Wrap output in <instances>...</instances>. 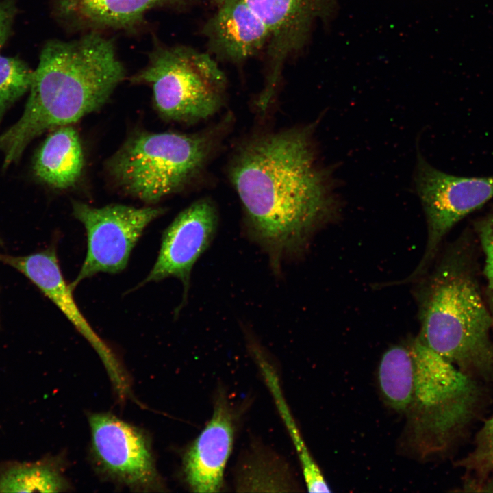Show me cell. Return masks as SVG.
<instances>
[{
    "label": "cell",
    "instance_id": "cell-1",
    "mask_svg": "<svg viewBox=\"0 0 493 493\" xmlns=\"http://www.w3.org/2000/svg\"><path fill=\"white\" fill-rule=\"evenodd\" d=\"M314 134L310 125L253 138L238 149L230 166L244 235L275 275L301 257L338 209L333 170L321 164Z\"/></svg>",
    "mask_w": 493,
    "mask_h": 493
},
{
    "label": "cell",
    "instance_id": "cell-2",
    "mask_svg": "<svg viewBox=\"0 0 493 493\" xmlns=\"http://www.w3.org/2000/svg\"><path fill=\"white\" fill-rule=\"evenodd\" d=\"M125 77L114 40L104 34L49 40L33 72L21 117L0 134L3 168L18 160L27 144L45 131L72 125L99 110Z\"/></svg>",
    "mask_w": 493,
    "mask_h": 493
},
{
    "label": "cell",
    "instance_id": "cell-3",
    "mask_svg": "<svg viewBox=\"0 0 493 493\" xmlns=\"http://www.w3.org/2000/svg\"><path fill=\"white\" fill-rule=\"evenodd\" d=\"M467 235L448 249L425 284L418 339L462 372L493 381V318Z\"/></svg>",
    "mask_w": 493,
    "mask_h": 493
},
{
    "label": "cell",
    "instance_id": "cell-4",
    "mask_svg": "<svg viewBox=\"0 0 493 493\" xmlns=\"http://www.w3.org/2000/svg\"><path fill=\"white\" fill-rule=\"evenodd\" d=\"M414 394L408 414L412 445L422 456L440 455L457 444L488 400L483 382L462 372L416 338L410 345Z\"/></svg>",
    "mask_w": 493,
    "mask_h": 493
},
{
    "label": "cell",
    "instance_id": "cell-5",
    "mask_svg": "<svg viewBox=\"0 0 493 493\" xmlns=\"http://www.w3.org/2000/svg\"><path fill=\"white\" fill-rule=\"evenodd\" d=\"M218 133L137 132L110 157L107 170L125 194L155 203L180 190L201 171Z\"/></svg>",
    "mask_w": 493,
    "mask_h": 493
},
{
    "label": "cell",
    "instance_id": "cell-6",
    "mask_svg": "<svg viewBox=\"0 0 493 493\" xmlns=\"http://www.w3.org/2000/svg\"><path fill=\"white\" fill-rule=\"evenodd\" d=\"M129 81L151 88L154 106L162 118L183 123L214 115L223 104L226 86L224 73L210 55L159 41L146 66Z\"/></svg>",
    "mask_w": 493,
    "mask_h": 493
},
{
    "label": "cell",
    "instance_id": "cell-7",
    "mask_svg": "<svg viewBox=\"0 0 493 493\" xmlns=\"http://www.w3.org/2000/svg\"><path fill=\"white\" fill-rule=\"evenodd\" d=\"M415 184L427 225L422 258L411 279L423 275L451 229L464 217L493 198V175L462 177L448 174L431 165L418 152Z\"/></svg>",
    "mask_w": 493,
    "mask_h": 493
},
{
    "label": "cell",
    "instance_id": "cell-8",
    "mask_svg": "<svg viewBox=\"0 0 493 493\" xmlns=\"http://www.w3.org/2000/svg\"><path fill=\"white\" fill-rule=\"evenodd\" d=\"M72 210L87 236L86 255L71 284L73 290L81 281L99 273H118L124 270L145 228L165 211L157 207L121 204L95 207L78 201H73Z\"/></svg>",
    "mask_w": 493,
    "mask_h": 493
},
{
    "label": "cell",
    "instance_id": "cell-9",
    "mask_svg": "<svg viewBox=\"0 0 493 493\" xmlns=\"http://www.w3.org/2000/svg\"><path fill=\"white\" fill-rule=\"evenodd\" d=\"M88 421L93 456L103 472L133 489L159 488L151 445L140 429L108 413L92 414Z\"/></svg>",
    "mask_w": 493,
    "mask_h": 493
},
{
    "label": "cell",
    "instance_id": "cell-10",
    "mask_svg": "<svg viewBox=\"0 0 493 493\" xmlns=\"http://www.w3.org/2000/svg\"><path fill=\"white\" fill-rule=\"evenodd\" d=\"M218 226L217 210L208 199H199L181 211L164 231L157 260L140 286L175 277L183 286L184 304L192 268L212 243Z\"/></svg>",
    "mask_w": 493,
    "mask_h": 493
},
{
    "label": "cell",
    "instance_id": "cell-11",
    "mask_svg": "<svg viewBox=\"0 0 493 493\" xmlns=\"http://www.w3.org/2000/svg\"><path fill=\"white\" fill-rule=\"evenodd\" d=\"M0 261L25 275L59 308L96 351L120 396L129 394V384L123 368L78 307L73 295L74 290L63 277L55 249H47L25 256L0 254Z\"/></svg>",
    "mask_w": 493,
    "mask_h": 493
},
{
    "label": "cell",
    "instance_id": "cell-12",
    "mask_svg": "<svg viewBox=\"0 0 493 493\" xmlns=\"http://www.w3.org/2000/svg\"><path fill=\"white\" fill-rule=\"evenodd\" d=\"M193 0H49L51 14L66 31L134 33L157 10H180Z\"/></svg>",
    "mask_w": 493,
    "mask_h": 493
},
{
    "label": "cell",
    "instance_id": "cell-13",
    "mask_svg": "<svg viewBox=\"0 0 493 493\" xmlns=\"http://www.w3.org/2000/svg\"><path fill=\"white\" fill-rule=\"evenodd\" d=\"M245 1L268 29L267 82L277 85L286 60L304 47L316 23L329 13L331 0Z\"/></svg>",
    "mask_w": 493,
    "mask_h": 493
},
{
    "label": "cell",
    "instance_id": "cell-14",
    "mask_svg": "<svg viewBox=\"0 0 493 493\" xmlns=\"http://www.w3.org/2000/svg\"><path fill=\"white\" fill-rule=\"evenodd\" d=\"M234 432L232 407L226 396L219 394L210 420L184 456L183 472L191 491L206 493L220 490Z\"/></svg>",
    "mask_w": 493,
    "mask_h": 493
},
{
    "label": "cell",
    "instance_id": "cell-15",
    "mask_svg": "<svg viewBox=\"0 0 493 493\" xmlns=\"http://www.w3.org/2000/svg\"><path fill=\"white\" fill-rule=\"evenodd\" d=\"M203 32L212 52L233 62L257 54L270 39L266 24L245 0H225Z\"/></svg>",
    "mask_w": 493,
    "mask_h": 493
},
{
    "label": "cell",
    "instance_id": "cell-16",
    "mask_svg": "<svg viewBox=\"0 0 493 493\" xmlns=\"http://www.w3.org/2000/svg\"><path fill=\"white\" fill-rule=\"evenodd\" d=\"M84 164L79 136L70 125L55 128L47 136L36 154L33 169L45 184L66 189L79 180Z\"/></svg>",
    "mask_w": 493,
    "mask_h": 493
},
{
    "label": "cell",
    "instance_id": "cell-17",
    "mask_svg": "<svg viewBox=\"0 0 493 493\" xmlns=\"http://www.w3.org/2000/svg\"><path fill=\"white\" fill-rule=\"evenodd\" d=\"M379 386L387 405L407 412L413 399L414 366L408 347L395 345L382 355L378 368Z\"/></svg>",
    "mask_w": 493,
    "mask_h": 493
},
{
    "label": "cell",
    "instance_id": "cell-18",
    "mask_svg": "<svg viewBox=\"0 0 493 493\" xmlns=\"http://www.w3.org/2000/svg\"><path fill=\"white\" fill-rule=\"evenodd\" d=\"M66 488L51 460L8 462L0 467V492H59Z\"/></svg>",
    "mask_w": 493,
    "mask_h": 493
},
{
    "label": "cell",
    "instance_id": "cell-19",
    "mask_svg": "<svg viewBox=\"0 0 493 493\" xmlns=\"http://www.w3.org/2000/svg\"><path fill=\"white\" fill-rule=\"evenodd\" d=\"M254 357L257 362L270 390L272 391L276 403L286 424L290 431L291 438L294 444L299 458L301 462L305 481L307 483H315L319 481L323 475L317 464L312 457L294 420H292L287 406L281 396V390L278 383V379L273 372L272 366L264 357V353L260 346H255L251 350Z\"/></svg>",
    "mask_w": 493,
    "mask_h": 493
},
{
    "label": "cell",
    "instance_id": "cell-20",
    "mask_svg": "<svg viewBox=\"0 0 493 493\" xmlns=\"http://www.w3.org/2000/svg\"><path fill=\"white\" fill-rule=\"evenodd\" d=\"M244 468L239 471L237 488L240 491H257V488H290L283 482H288L287 472L281 462L269 455L257 454L251 455L249 462L243 464Z\"/></svg>",
    "mask_w": 493,
    "mask_h": 493
},
{
    "label": "cell",
    "instance_id": "cell-21",
    "mask_svg": "<svg viewBox=\"0 0 493 493\" xmlns=\"http://www.w3.org/2000/svg\"><path fill=\"white\" fill-rule=\"evenodd\" d=\"M33 72L21 59L0 55V122L7 110L30 88Z\"/></svg>",
    "mask_w": 493,
    "mask_h": 493
},
{
    "label": "cell",
    "instance_id": "cell-22",
    "mask_svg": "<svg viewBox=\"0 0 493 493\" xmlns=\"http://www.w3.org/2000/svg\"><path fill=\"white\" fill-rule=\"evenodd\" d=\"M465 475L484 477L493 472V415L476 434L472 449L457 462Z\"/></svg>",
    "mask_w": 493,
    "mask_h": 493
},
{
    "label": "cell",
    "instance_id": "cell-23",
    "mask_svg": "<svg viewBox=\"0 0 493 493\" xmlns=\"http://www.w3.org/2000/svg\"><path fill=\"white\" fill-rule=\"evenodd\" d=\"M474 229L484 255L485 299L493 318V209L475 222Z\"/></svg>",
    "mask_w": 493,
    "mask_h": 493
},
{
    "label": "cell",
    "instance_id": "cell-24",
    "mask_svg": "<svg viewBox=\"0 0 493 493\" xmlns=\"http://www.w3.org/2000/svg\"><path fill=\"white\" fill-rule=\"evenodd\" d=\"M16 12L14 0H0V49L10 36Z\"/></svg>",
    "mask_w": 493,
    "mask_h": 493
},
{
    "label": "cell",
    "instance_id": "cell-25",
    "mask_svg": "<svg viewBox=\"0 0 493 493\" xmlns=\"http://www.w3.org/2000/svg\"><path fill=\"white\" fill-rule=\"evenodd\" d=\"M460 492H493V472L484 477L465 475Z\"/></svg>",
    "mask_w": 493,
    "mask_h": 493
},
{
    "label": "cell",
    "instance_id": "cell-26",
    "mask_svg": "<svg viewBox=\"0 0 493 493\" xmlns=\"http://www.w3.org/2000/svg\"><path fill=\"white\" fill-rule=\"evenodd\" d=\"M225 0H212L214 4L220 5Z\"/></svg>",
    "mask_w": 493,
    "mask_h": 493
}]
</instances>
